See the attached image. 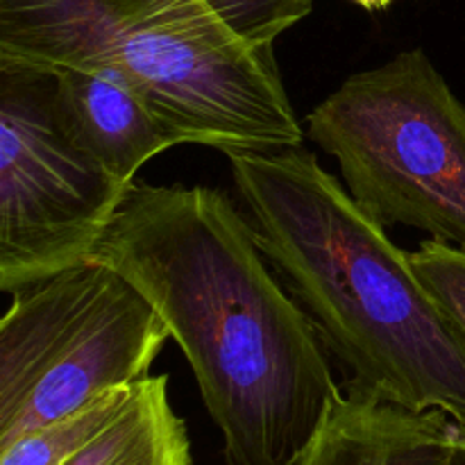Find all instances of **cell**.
<instances>
[{"instance_id":"6da1fadb","label":"cell","mask_w":465,"mask_h":465,"mask_svg":"<svg viewBox=\"0 0 465 465\" xmlns=\"http://www.w3.org/2000/svg\"><path fill=\"white\" fill-rule=\"evenodd\" d=\"M94 259L166 322L227 465H291L343 395L330 352L223 191L134 184Z\"/></svg>"},{"instance_id":"7a4b0ae2","label":"cell","mask_w":465,"mask_h":465,"mask_svg":"<svg viewBox=\"0 0 465 465\" xmlns=\"http://www.w3.org/2000/svg\"><path fill=\"white\" fill-rule=\"evenodd\" d=\"M227 159L263 254L345 389L465 425V339L386 227L302 145Z\"/></svg>"},{"instance_id":"3957f363","label":"cell","mask_w":465,"mask_h":465,"mask_svg":"<svg viewBox=\"0 0 465 465\" xmlns=\"http://www.w3.org/2000/svg\"><path fill=\"white\" fill-rule=\"evenodd\" d=\"M304 123L381 225L465 245V104L425 50L350 75Z\"/></svg>"},{"instance_id":"277c9868","label":"cell","mask_w":465,"mask_h":465,"mask_svg":"<svg viewBox=\"0 0 465 465\" xmlns=\"http://www.w3.org/2000/svg\"><path fill=\"white\" fill-rule=\"evenodd\" d=\"M168 339L153 302L98 259L14 293L0 321V445L139 384Z\"/></svg>"},{"instance_id":"5b68a950","label":"cell","mask_w":465,"mask_h":465,"mask_svg":"<svg viewBox=\"0 0 465 465\" xmlns=\"http://www.w3.org/2000/svg\"><path fill=\"white\" fill-rule=\"evenodd\" d=\"M134 184L109 175L64 132L54 75L0 71L3 293L94 259Z\"/></svg>"},{"instance_id":"8992f818","label":"cell","mask_w":465,"mask_h":465,"mask_svg":"<svg viewBox=\"0 0 465 465\" xmlns=\"http://www.w3.org/2000/svg\"><path fill=\"white\" fill-rule=\"evenodd\" d=\"M107 64L139 86L182 145L225 154L302 145L304 130L272 48H225L168 32L118 30Z\"/></svg>"},{"instance_id":"52a82bcc","label":"cell","mask_w":465,"mask_h":465,"mask_svg":"<svg viewBox=\"0 0 465 465\" xmlns=\"http://www.w3.org/2000/svg\"><path fill=\"white\" fill-rule=\"evenodd\" d=\"M54 112L73 143L123 184H134L150 159L182 145L139 86L114 64L54 75Z\"/></svg>"},{"instance_id":"ba28073f","label":"cell","mask_w":465,"mask_h":465,"mask_svg":"<svg viewBox=\"0 0 465 465\" xmlns=\"http://www.w3.org/2000/svg\"><path fill=\"white\" fill-rule=\"evenodd\" d=\"M459 425L443 411H411L343 386L291 465H457Z\"/></svg>"},{"instance_id":"9c48e42d","label":"cell","mask_w":465,"mask_h":465,"mask_svg":"<svg viewBox=\"0 0 465 465\" xmlns=\"http://www.w3.org/2000/svg\"><path fill=\"white\" fill-rule=\"evenodd\" d=\"M114 41L107 0H0V71L59 75L104 66Z\"/></svg>"},{"instance_id":"30bf717a","label":"cell","mask_w":465,"mask_h":465,"mask_svg":"<svg viewBox=\"0 0 465 465\" xmlns=\"http://www.w3.org/2000/svg\"><path fill=\"white\" fill-rule=\"evenodd\" d=\"M313 0H107L118 30H157L212 45L271 50Z\"/></svg>"},{"instance_id":"8fae6325","label":"cell","mask_w":465,"mask_h":465,"mask_svg":"<svg viewBox=\"0 0 465 465\" xmlns=\"http://www.w3.org/2000/svg\"><path fill=\"white\" fill-rule=\"evenodd\" d=\"M64 465H193L186 422L168 398V377H145L123 411Z\"/></svg>"},{"instance_id":"7c38bea8","label":"cell","mask_w":465,"mask_h":465,"mask_svg":"<svg viewBox=\"0 0 465 465\" xmlns=\"http://www.w3.org/2000/svg\"><path fill=\"white\" fill-rule=\"evenodd\" d=\"M134 386L109 391L89 407L0 445V465H64L130 402Z\"/></svg>"},{"instance_id":"4fadbf2b","label":"cell","mask_w":465,"mask_h":465,"mask_svg":"<svg viewBox=\"0 0 465 465\" xmlns=\"http://www.w3.org/2000/svg\"><path fill=\"white\" fill-rule=\"evenodd\" d=\"M409 257L439 307L465 339V245L427 239Z\"/></svg>"},{"instance_id":"5bb4252c","label":"cell","mask_w":465,"mask_h":465,"mask_svg":"<svg viewBox=\"0 0 465 465\" xmlns=\"http://www.w3.org/2000/svg\"><path fill=\"white\" fill-rule=\"evenodd\" d=\"M357 5H361L363 9H368V12H381V9L389 7L393 0H354Z\"/></svg>"},{"instance_id":"9a60e30c","label":"cell","mask_w":465,"mask_h":465,"mask_svg":"<svg viewBox=\"0 0 465 465\" xmlns=\"http://www.w3.org/2000/svg\"><path fill=\"white\" fill-rule=\"evenodd\" d=\"M459 425V422H457ZM457 465H465V425H459V454Z\"/></svg>"}]
</instances>
